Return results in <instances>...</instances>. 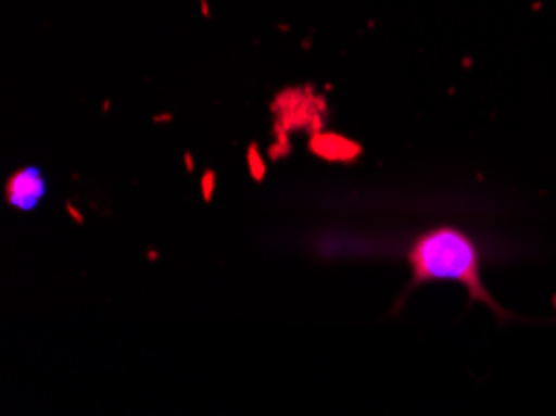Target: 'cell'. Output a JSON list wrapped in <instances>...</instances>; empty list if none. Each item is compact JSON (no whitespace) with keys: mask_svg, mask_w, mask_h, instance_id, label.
<instances>
[{"mask_svg":"<svg viewBox=\"0 0 556 416\" xmlns=\"http://www.w3.org/2000/svg\"><path fill=\"white\" fill-rule=\"evenodd\" d=\"M48 194V180L40 167H21L18 173L8 177L5 185V200L8 205L21 210V212H33L40 207V202L46 200Z\"/></svg>","mask_w":556,"mask_h":416,"instance_id":"7a4b0ae2","label":"cell"},{"mask_svg":"<svg viewBox=\"0 0 556 416\" xmlns=\"http://www.w3.org/2000/svg\"><path fill=\"white\" fill-rule=\"evenodd\" d=\"M412 262V282H459L465 285L471 300L490 304L492 310L496 302L486 294L482 277H479V252L475 242L465 232L452 227L432 229L419 237L415 248L409 252Z\"/></svg>","mask_w":556,"mask_h":416,"instance_id":"6da1fadb","label":"cell"}]
</instances>
